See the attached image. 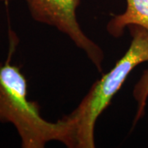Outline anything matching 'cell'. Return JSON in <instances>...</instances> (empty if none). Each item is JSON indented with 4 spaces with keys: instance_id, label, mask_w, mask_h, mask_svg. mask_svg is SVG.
Segmentation results:
<instances>
[{
    "instance_id": "cell-1",
    "label": "cell",
    "mask_w": 148,
    "mask_h": 148,
    "mask_svg": "<svg viewBox=\"0 0 148 148\" xmlns=\"http://www.w3.org/2000/svg\"><path fill=\"white\" fill-rule=\"evenodd\" d=\"M14 46L5 61H0V123L15 127L22 148H43L50 142L76 148L73 127L67 118L48 121L41 116L39 104L29 100L27 77L19 66L11 63Z\"/></svg>"
},
{
    "instance_id": "cell-2",
    "label": "cell",
    "mask_w": 148,
    "mask_h": 148,
    "mask_svg": "<svg viewBox=\"0 0 148 148\" xmlns=\"http://www.w3.org/2000/svg\"><path fill=\"white\" fill-rule=\"evenodd\" d=\"M131 42L113 68L91 86L67 119L73 125L76 148H94L95 123L110 106L129 74L139 64L148 62V32L138 26L127 27Z\"/></svg>"
},
{
    "instance_id": "cell-3",
    "label": "cell",
    "mask_w": 148,
    "mask_h": 148,
    "mask_svg": "<svg viewBox=\"0 0 148 148\" xmlns=\"http://www.w3.org/2000/svg\"><path fill=\"white\" fill-rule=\"evenodd\" d=\"M34 21L54 27L69 37L82 50L88 59L102 71L104 52L99 45L82 31L77 18V9L81 0H25Z\"/></svg>"
},
{
    "instance_id": "cell-4",
    "label": "cell",
    "mask_w": 148,
    "mask_h": 148,
    "mask_svg": "<svg viewBox=\"0 0 148 148\" xmlns=\"http://www.w3.org/2000/svg\"><path fill=\"white\" fill-rule=\"evenodd\" d=\"M125 10L112 16L106 30L112 36L119 38L130 26H138L148 32V0H125Z\"/></svg>"
},
{
    "instance_id": "cell-5",
    "label": "cell",
    "mask_w": 148,
    "mask_h": 148,
    "mask_svg": "<svg viewBox=\"0 0 148 148\" xmlns=\"http://www.w3.org/2000/svg\"><path fill=\"white\" fill-rule=\"evenodd\" d=\"M132 95L137 102V111L133 124H136L144 115L148 100V68L140 77L132 90Z\"/></svg>"
},
{
    "instance_id": "cell-6",
    "label": "cell",
    "mask_w": 148,
    "mask_h": 148,
    "mask_svg": "<svg viewBox=\"0 0 148 148\" xmlns=\"http://www.w3.org/2000/svg\"><path fill=\"white\" fill-rule=\"evenodd\" d=\"M11 1H13V0H0V3H8Z\"/></svg>"
}]
</instances>
